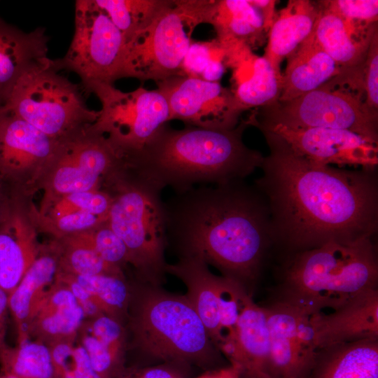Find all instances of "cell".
Wrapping results in <instances>:
<instances>
[{
  "label": "cell",
  "instance_id": "7",
  "mask_svg": "<svg viewBox=\"0 0 378 378\" xmlns=\"http://www.w3.org/2000/svg\"><path fill=\"white\" fill-rule=\"evenodd\" d=\"M80 85L59 74L52 59L24 73L17 82L4 110L62 141L97 120Z\"/></svg>",
  "mask_w": 378,
  "mask_h": 378
},
{
  "label": "cell",
  "instance_id": "31",
  "mask_svg": "<svg viewBox=\"0 0 378 378\" xmlns=\"http://www.w3.org/2000/svg\"><path fill=\"white\" fill-rule=\"evenodd\" d=\"M122 33L127 42L146 29L172 1L94 0Z\"/></svg>",
  "mask_w": 378,
  "mask_h": 378
},
{
  "label": "cell",
  "instance_id": "19",
  "mask_svg": "<svg viewBox=\"0 0 378 378\" xmlns=\"http://www.w3.org/2000/svg\"><path fill=\"white\" fill-rule=\"evenodd\" d=\"M238 365L241 378H271L270 335L265 307L251 297L239 317L232 339L220 350Z\"/></svg>",
  "mask_w": 378,
  "mask_h": 378
},
{
  "label": "cell",
  "instance_id": "18",
  "mask_svg": "<svg viewBox=\"0 0 378 378\" xmlns=\"http://www.w3.org/2000/svg\"><path fill=\"white\" fill-rule=\"evenodd\" d=\"M318 351L378 337V292L369 290L330 312L310 315Z\"/></svg>",
  "mask_w": 378,
  "mask_h": 378
},
{
  "label": "cell",
  "instance_id": "8",
  "mask_svg": "<svg viewBox=\"0 0 378 378\" xmlns=\"http://www.w3.org/2000/svg\"><path fill=\"white\" fill-rule=\"evenodd\" d=\"M74 32L65 55L52 59L58 71L76 74L82 88L127 78V41L94 0L75 3Z\"/></svg>",
  "mask_w": 378,
  "mask_h": 378
},
{
  "label": "cell",
  "instance_id": "46",
  "mask_svg": "<svg viewBox=\"0 0 378 378\" xmlns=\"http://www.w3.org/2000/svg\"><path fill=\"white\" fill-rule=\"evenodd\" d=\"M251 3L256 6L261 12L268 31L273 24L275 18V4L274 0H251Z\"/></svg>",
  "mask_w": 378,
  "mask_h": 378
},
{
  "label": "cell",
  "instance_id": "4",
  "mask_svg": "<svg viewBox=\"0 0 378 378\" xmlns=\"http://www.w3.org/2000/svg\"><path fill=\"white\" fill-rule=\"evenodd\" d=\"M377 279L372 238L330 241L295 253L285 270L282 300L309 315L332 312L375 289Z\"/></svg>",
  "mask_w": 378,
  "mask_h": 378
},
{
  "label": "cell",
  "instance_id": "16",
  "mask_svg": "<svg viewBox=\"0 0 378 378\" xmlns=\"http://www.w3.org/2000/svg\"><path fill=\"white\" fill-rule=\"evenodd\" d=\"M312 35L320 48L343 70L346 77L363 80L368 47L377 24H359L342 18L319 1Z\"/></svg>",
  "mask_w": 378,
  "mask_h": 378
},
{
  "label": "cell",
  "instance_id": "26",
  "mask_svg": "<svg viewBox=\"0 0 378 378\" xmlns=\"http://www.w3.org/2000/svg\"><path fill=\"white\" fill-rule=\"evenodd\" d=\"M319 4L309 0H290L276 17L269 30L263 55L280 71L285 57L292 55L312 34L318 15Z\"/></svg>",
  "mask_w": 378,
  "mask_h": 378
},
{
  "label": "cell",
  "instance_id": "17",
  "mask_svg": "<svg viewBox=\"0 0 378 378\" xmlns=\"http://www.w3.org/2000/svg\"><path fill=\"white\" fill-rule=\"evenodd\" d=\"M183 10L190 25L212 24L221 43L239 41L250 47L268 31L261 12L251 0L186 1Z\"/></svg>",
  "mask_w": 378,
  "mask_h": 378
},
{
  "label": "cell",
  "instance_id": "32",
  "mask_svg": "<svg viewBox=\"0 0 378 378\" xmlns=\"http://www.w3.org/2000/svg\"><path fill=\"white\" fill-rule=\"evenodd\" d=\"M0 364L1 372L16 378H53L50 349L36 340L8 346L0 355Z\"/></svg>",
  "mask_w": 378,
  "mask_h": 378
},
{
  "label": "cell",
  "instance_id": "42",
  "mask_svg": "<svg viewBox=\"0 0 378 378\" xmlns=\"http://www.w3.org/2000/svg\"><path fill=\"white\" fill-rule=\"evenodd\" d=\"M56 279L64 284L74 295L82 309L85 318L105 314L101 305L94 297L83 286L77 282L69 273L57 272Z\"/></svg>",
  "mask_w": 378,
  "mask_h": 378
},
{
  "label": "cell",
  "instance_id": "20",
  "mask_svg": "<svg viewBox=\"0 0 378 378\" xmlns=\"http://www.w3.org/2000/svg\"><path fill=\"white\" fill-rule=\"evenodd\" d=\"M59 144L4 108L0 118V168L8 171L36 169L53 162Z\"/></svg>",
  "mask_w": 378,
  "mask_h": 378
},
{
  "label": "cell",
  "instance_id": "14",
  "mask_svg": "<svg viewBox=\"0 0 378 378\" xmlns=\"http://www.w3.org/2000/svg\"><path fill=\"white\" fill-rule=\"evenodd\" d=\"M251 125L276 134L295 153L317 164L365 169H375L378 164L377 142L349 130L287 127L257 122Z\"/></svg>",
  "mask_w": 378,
  "mask_h": 378
},
{
  "label": "cell",
  "instance_id": "28",
  "mask_svg": "<svg viewBox=\"0 0 378 378\" xmlns=\"http://www.w3.org/2000/svg\"><path fill=\"white\" fill-rule=\"evenodd\" d=\"M59 262L53 255H38L16 288L8 294L18 344L29 340L27 328L38 305L55 281Z\"/></svg>",
  "mask_w": 378,
  "mask_h": 378
},
{
  "label": "cell",
  "instance_id": "37",
  "mask_svg": "<svg viewBox=\"0 0 378 378\" xmlns=\"http://www.w3.org/2000/svg\"><path fill=\"white\" fill-rule=\"evenodd\" d=\"M62 264L63 272L74 275L110 274L124 276L120 267L106 262L92 248L70 239Z\"/></svg>",
  "mask_w": 378,
  "mask_h": 378
},
{
  "label": "cell",
  "instance_id": "5",
  "mask_svg": "<svg viewBox=\"0 0 378 378\" xmlns=\"http://www.w3.org/2000/svg\"><path fill=\"white\" fill-rule=\"evenodd\" d=\"M137 346L168 362H206L215 345L186 295L171 294L154 285L137 299L132 321Z\"/></svg>",
  "mask_w": 378,
  "mask_h": 378
},
{
  "label": "cell",
  "instance_id": "23",
  "mask_svg": "<svg viewBox=\"0 0 378 378\" xmlns=\"http://www.w3.org/2000/svg\"><path fill=\"white\" fill-rule=\"evenodd\" d=\"M288 58L279 102L316 90L343 74L341 67L317 44L312 32Z\"/></svg>",
  "mask_w": 378,
  "mask_h": 378
},
{
  "label": "cell",
  "instance_id": "34",
  "mask_svg": "<svg viewBox=\"0 0 378 378\" xmlns=\"http://www.w3.org/2000/svg\"><path fill=\"white\" fill-rule=\"evenodd\" d=\"M250 296L244 285L227 276L218 277V300L221 343L220 350L232 339L240 314Z\"/></svg>",
  "mask_w": 378,
  "mask_h": 378
},
{
  "label": "cell",
  "instance_id": "21",
  "mask_svg": "<svg viewBox=\"0 0 378 378\" xmlns=\"http://www.w3.org/2000/svg\"><path fill=\"white\" fill-rule=\"evenodd\" d=\"M48 42L44 27L26 32L0 17V106L24 73L50 59Z\"/></svg>",
  "mask_w": 378,
  "mask_h": 378
},
{
  "label": "cell",
  "instance_id": "3",
  "mask_svg": "<svg viewBox=\"0 0 378 378\" xmlns=\"http://www.w3.org/2000/svg\"><path fill=\"white\" fill-rule=\"evenodd\" d=\"M247 120L232 129L162 125L139 150L125 158L127 167L158 190L181 192L200 185L244 180L260 168L264 156L242 140Z\"/></svg>",
  "mask_w": 378,
  "mask_h": 378
},
{
  "label": "cell",
  "instance_id": "38",
  "mask_svg": "<svg viewBox=\"0 0 378 378\" xmlns=\"http://www.w3.org/2000/svg\"><path fill=\"white\" fill-rule=\"evenodd\" d=\"M113 195L97 189L63 195L53 205L50 211L52 220L65 214L88 211L108 219Z\"/></svg>",
  "mask_w": 378,
  "mask_h": 378
},
{
  "label": "cell",
  "instance_id": "48",
  "mask_svg": "<svg viewBox=\"0 0 378 378\" xmlns=\"http://www.w3.org/2000/svg\"><path fill=\"white\" fill-rule=\"evenodd\" d=\"M0 378H16L9 374H7V373H5V372H3L1 371L0 372Z\"/></svg>",
  "mask_w": 378,
  "mask_h": 378
},
{
  "label": "cell",
  "instance_id": "12",
  "mask_svg": "<svg viewBox=\"0 0 378 378\" xmlns=\"http://www.w3.org/2000/svg\"><path fill=\"white\" fill-rule=\"evenodd\" d=\"M54 190L63 195L97 189L100 181L125 164L104 135L88 126L60 141L56 156Z\"/></svg>",
  "mask_w": 378,
  "mask_h": 378
},
{
  "label": "cell",
  "instance_id": "6",
  "mask_svg": "<svg viewBox=\"0 0 378 378\" xmlns=\"http://www.w3.org/2000/svg\"><path fill=\"white\" fill-rule=\"evenodd\" d=\"M121 177L115 181L117 190L113 195L106 223L127 246L130 263L154 285L166 272L167 265L161 191L134 172L128 180L124 178L123 172Z\"/></svg>",
  "mask_w": 378,
  "mask_h": 378
},
{
  "label": "cell",
  "instance_id": "25",
  "mask_svg": "<svg viewBox=\"0 0 378 378\" xmlns=\"http://www.w3.org/2000/svg\"><path fill=\"white\" fill-rule=\"evenodd\" d=\"M94 370L102 378H117L124 370L125 330L120 321L106 314L85 318L76 337Z\"/></svg>",
  "mask_w": 378,
  "mask_h": 378
},
{
  "label": "cell",
  "instance_id": "36",
  "mask_svg": "<svg viewBox=\"0 0 378 378\" xmlns=\"http://www.w3.org/2000/svg\"><path fill=\"white\" fill-rule=\"evenodd\" d=\"M70 240L94 249L106 262L121 268L130 263V255L123 241L106 222L92 230L73 234Z\"/></svg>",
  "mask_w": 378,
  "mask_h": 378
},
{
  "label": "cell",
  "instance_id": "15",
  "mask_svg": "<svg viewBox=\"0 0 378 378\" xmlns=\"http://www.w3.org/2000/svg\"><path fill=\"white\" fill-rule=\"evenodd\" d=\"M266 311L271 378H302L318 350L310 315L280 300Z\"/></svg>",
  "mask_w": 378,
  "mask_h": 378
},
{
  "label": "cell",
  "instance_id": "40",
  "mask_svg": "<svg viewBox=\"0 0 378 378\" xmlns=\"http://www.w3.org/2000/svg\"><path fill=\"white\" fill-rule=\"evenodd\" d=\"M225 57V49L219 42L191 43L182 65L183 76L198 77L213 59Z\"/></svg>",
  "mask_w": 378,
  "mask_h": 378
},
{
  "label": "cell",
  "instance_id": "13",
  "mask_svg": "<svg viewBox=\"0 0 378 378\" xmlns=\"http://www.w3.org/2000/svg\"><path fill=\"white\" fill-rule=\"evenodd\" d=\"M169 108V120H178L206 130L232 129L241 112L234 94L218 82L177 76L156 83Z\"/></svg>",
  "mask_w": 378,
  "mask_h": 378
},
{
  "label": "cell",
  "instance_id": "35",
  "mask_svg": "<svg viewBox=\"0 0 378 378\" xmlns=\"http://www.w3.org/2000/svg\"><path fill=\"white\" fill-rule=\"evenodd\" d=\"M48 347L53 378H102L94 370L85 350L76 340L55 343Z\"/></svg>",
  "mask_w": 378,
  "mask_h": 378
},
{
  "label": "cell",
  "instance_id": "44",
  "mask_svg": "<svg viewBox=\"0 0 378 378\" xmlns=\"http://www.w3.org/2000/svg\"><path fill=\"white\" fill-rule=\"evenodd\" d=\"M8 310V294L0 288V355L8 347L5 342L6 320Z\"/></svg>",
  "mask_w": 378,
  "mask_h": 378
},
{
  "label": "cell",
  "instance_id": "10",
  "mask_svg": "<svg viewBox=\"0 0 378 378\" xmlns=\"http://www.w3.org/2000/svg\"><path fill=\"white\" fill-rule=\"evenodd\" d=\"M258 117L252 114L249 125L257 122L298 128L349 130L378 143L377 113L346 90L335 89L328 82L319 88L286 102L262 107Z\"/></svg>",
  "mask_w": 378,
  "mask_h": 378
},
{
  "label": "cell",
  "instance_id": "41",
  "mask_svg": "<svg viewBox=\"0 0 378 378\" xmlns=\"http://www.w3.org/2000/svg\"><path fill=\"white\" fill-rule=\"evenodd\" d=\"M363 88L366 98L365 104L372 112L378 108V31L371 38L363 67Z\"/></svg>",
  "mask_w": 378,
  "mask_h": 378
},
{
  "label": "cell",
  "instance_id": "47",
  "mask_svg": "<svg viewBox=\"0 0 378 378\" xmlns=\"http://www.w3.org/2000/svg\"><path fill=\"white\" fill-rule=\"evenodd\" d=\"M195 378H241L240 367L234 363L219 370L209 371Z\"/></svg>",
  "mask_w": 378,
  "mask_h": 378
},
{
  "label": "cell",
  "instance_id": "11",
  "mask_svg": "<svg viewBox=\"0 0 378 378\" xmlns=\"http://www.w3.org/2000/svg\"><path fill=\"white\" fill-rule=\"evenodd\" d=\"M174 1L144 30L127 42L126 74L156 83L183 76L182 65L191 44Z\"/></svg>",
  "mask_w": 378,
  "mask_h": 378
},
{
  "label": "cell",
  "instance_id": "43",
  "mask_svg": "<svg viewBox=\"0 0 378 378\" xmlns=\"http://www.w3.org/2000/svg\"><path fill=\"white\" fill-rule=\"evenodd\" d=\"M117 378H183L176 370L167 365L123 370Z\"/></svg>",
  "mask_w": 378,
  "mask_h": 378
},
{
  "label": "cell",
  "instance_id": "30",
  "mask_svg": "<svg viewBox=\"0 0 378 378\" xmlns=\"http://www.w3.org/2000/svg\"><path fill=\"white\" fill-rule=\"evenodd\" d=\"M283 88V75L276 71L264 57L253 62V74L239 82L234 94L236 104L241 113L252 107H265L279 102Z\"/></svg>",
  "mask_w": 378,
  "mask_h": 378
},
{
  "label": "cell",
  "instance_id": "29",
  "mask_svg": "<svg viewBox=\"0 0 378 378\" xmlns=\"http://www.w3.org/2000/svg\"><path fill=\"white\" fill-rule=\"evenodd\" d=\"M38 255L36 234L20 218L0 231V288L10 294Z\"/></svg>",
  "mask_w": 378,
  "mask_h": 378
},
{
  "label": "cell",
  "instance_id": "9",
  "mask_svg": "<svg viewBox=\"0 0 378 378\" xmlns=\"http://www.w3.org/2000/svg\"><path fill=\"white\" fill-rule=\"evenodd\" d=\"M95 94L102 104L94 122L88 127L104 135L125 159L139 150L169 121V108L158 90L140 87L122 92L113 84L92 83L82 88Z\"/></svg>",
  "mask_w": 378,
  "mask_h": 378
},
{
  "label": "cell",
  "instance_id": "24",
  "mask_svg": "<svg viewBox=\"0 0 378 378\" xmlns=\"http://www.w3.org/2000/svg\"><path fill=\"white\" fill-rule=\"evenodd\" d=\"M165 272L181 279L187 288L186 297L202 321L216 347L221 343L218 313V277L198 257H183L175 264H167Z\"/></svg>",
  "mask_w": 378,
  "mask_h": 378
},
{
  "label": "cell",
  "instance_id": "22",
  "mask_svg": "<svg viewBox=\"0 0 378 378\" xmlns=\"http://www.w3.org/2000/svg\"><path fill=\"white\" fill-rule=\"evenodd\" d=\"M85 319L72 293L55 279L29 321L27 335L47 346L74 341Z\"/></svg>",
  "mask_w": 378,
  "mask_h": 378
},
{
  "label": "cell",
  "instance_id": "49",
  "mask_svg": "<svg viewBox=\"0 0 378 378\" xmlns=\"http://www.w3.org/2000/svg\"><path fill=\"white\" fill-rule=\"evenodd\" d=\"M4 113V108L3 106H0V118Z\"/></svg>",
  "mask_w": 378,
  "mask_h": 378
},
{
  "label": "cell",
  "instance_id": "1",
  "mask_svg": "<svg viewBox=\"0 0 378 378\" xmlns=\"http://www.w3.org/2000/svg\"><path fill=\"white\" fill-rule=\"evenodd\" d=\"M270 154L255 187L270 213L274 242L295 253L330 241L372 238L378 229L375 169L351 170L313 162L261 130Z\"/></svg>",
  "mask_w": 378,
  "mask_h": 378
},
{
  "label": "cell",
  "instance_id": "33",
  "mask_svg": "<svg viewBox=\"0 0 378 378\" xmlns=\"http://www.w3.org/2000/svg\"><path fill=\"white\" fill-rule=\"evenodd\" d=\"M71 275L94 297L105 314L119 321V317L127 307L130 296L124 276Z\"/></svg>",
  "mask_w": 378,
  "mask_h": 378
},
{
  "label": "cell",
  "instance_id": "39",
  "mask_svg": "<svg viewBox=\"0 0 378 378\" xmlns=\"http://www.w3.org/2000/svg\"><path fill=\"white\" fill-rule=\"evenodd\" d=\"M320 2L346 20L365 26L372 25L377 22V0H331Z\"/></svg>",
  "mask_w": 378,
  "mask_h": 378
},
{
  "label": "cell",
  "instance_id": "45",
  "mask_svg": "<svg viewBox=\"0 0 378 378\" xmlns=\"http://www.w3.org/2000/svg\"><path fill=\"white\" fill-rule=\"evenodd\" d=\"M222 58L213 59L205 67L201 78L210 82H217L225 71Z\"/></svg>",
  "mask_w": 378,
  "mask_h": 378
},
{
  "label": "cell",
  "instance_id": "2",
  "mask_svg": "<svg viewBox=\"0 0 378 378\" xmlns=\"http://www.w3.org/2000/svg\"><path fill=\"white\" fill-rule=\"evenodd\" d=\"M166 242L243 284L274 243L270 209L255 187L235 180L200 185L163 201Z\"/></svg>",
  "mask_w": 378,
  "mask_h": 378
},
{
  "label": "cell",
  "instance_id": "27",
  "mask_svg": "<svg viewBox=\"0 0 378 378\" xmlns=\"http://www.w3.org/2000/svg\"><path fill=\"white\" fill-rule=\"evenodd\" d=\"M319 351L322 353L317 352L309 369L312 370L309 378H378L377 340H359Z\"/></svg>",
  "mask_w": 378,
  "mask_h": 378
}]
</instances>
